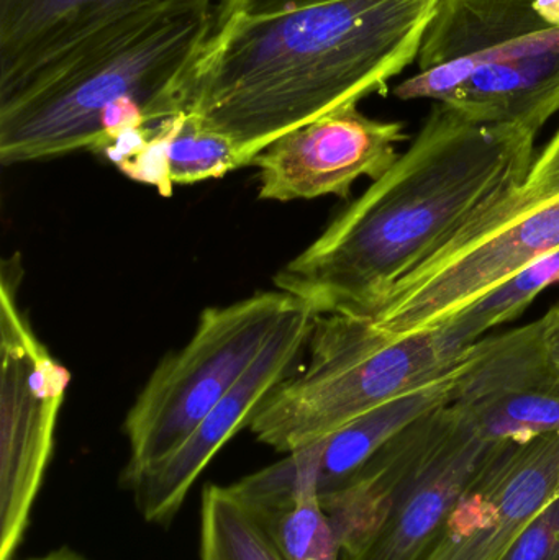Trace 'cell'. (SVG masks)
<instances>
[{
    "label": "cell",
    "instance_id": "obj_1",
    "mask_svg": "<svg viewBox=\"0 0 559 560\" xmlns=\"http://www.w3.org/2000/svg\"><path fill=\"white\" fill-rule=\"evenodd\" d=\"M535 138L436 104L396 164L276 272L275 289L318 316L374 312L399 280L522 189Z\"/></svg>",
    "mask_w": 559,
    "mask_h": 560
},
{
    "label": "cell",
    "instance_id": "obj_2",
    "mask_svg": "<svg viewBox=\"0 0 559 560\" xmlns=\"http://www.w3.org/2000/svg\"><path fill=\"white\" fill-rule=\"evenodd\" d=\"M440 0H330L219 19L186 110L229 137L246 166L328 112L386 92L419 56Z\"/></svg>",
    "mask_w": 559,
    "mask_h": 560
},
{
    "label": "cell",
    "instance_id": "obj_3",
    "mask_svg": "<svg viewBox=\"0 0 559 560\" xmlns=\"http://www.w3.org/2000/svg\"><path fill=\"white\" fill-rule=\"evenodd\" d=\"M217 23L219 0L161 16L0 107V163H35L82 150L98 154L186 110Z\"/></svg>",
    "mask_w": 559,
    "mask_h": 560
},
{
    "label": "cell",
    "instance_id": "obj_4",
    "mask_svg": "<svg viewBox=\"0 0 559 560\" xmlns=\"http://www.w3.org/2000/svg\"><path fill=\"white\" fill-rule=\"evenodd\" d=\"M403 101L538 135L559 112V0H440Z\"/></svg>",
    "mask_w": 559,
    "mask_h": 560
},
{
    "label": "cell",
    "instance_id": "obj_5",
    "mask_svg": "<svg viewBox=\"0 0 559 560\" xmlns=\"http://www.w3.org/2000/svg\"><path fill=\"white\" fill-rule=\"evenodd\" d=\"M469 348L442 328L389 339L361 313L315 319L307 359L259 408L248 430L259 443L292 453L368 411L458 369Z\"/></svg>",
    "mask_w": 559,
    "mask_h": 560
},
{
    "label": "cell",
    "instance_id": "obj_6",
    "mask_svg": "<svg viewBox=\"0 0 559 560\" xmlns=\"http://www.w3.org/2000/svg\"><path fill=\"white\" fill-rule=\"evenodd\" d=\"M298 303L275 289L203 310L189 341L160 362L128 410L124 433L130 454L120 479L179 447L248 371Z\"/></svg>",
    "mask_w": 559,
    "mask_h": 560
},
{
    "label": "cell",
    "instance_id": "obj_7",
    "mask_svg": "<svg viewBox=\"0 0 559 560\" xmlns=\"http://www.w3.org/2000/svg\"><path fill=\"white\" fill-rule=\"evenodd\" d=\"M20 280L13 256L0 289V560L15 559L28 532L71 381L20 310Z\"/></svg>",
    "mask_w": 559,
    "mask_h": 560
},
{
    "label": "cell",
    "instance_id": "obj_8",
    "mask_svg": "<svg viewBox=\"0 0 559 560\" xmlns=\"http://www.w3.org/2000/svg\"><path fill=\"white\" fill-rule=\"evenodd\" d=\"M517 194L399 280L368 313L374 328L389 339L435 329L538 259L559 252V197L522 207Z\"/></svg>",
    "mask_w": 559,
    "mask_h": 560
},
{
    "label": "cell",
    "instance_id": "obj_9",
    "mask_svg": "<svg viewBox=\"0 0 559 560\" xmlns=\"http://www.w3.org/2000/svg\"><path fill=\"white\" fill-rule=\"evenodd\" d=\"M216 0H0V107L170 13Z\"/></svg>",
    "mask_w": 559,
    "mask_h": 560
},
{
    "label": "cell",
    "instance_id": "obj_10",
    "mask_svg": "<svg viewBox=\"0 0 559 560\" xmlns=\"http://www.w3.org/2000/svg\"><path fill=\"white\" fill-rule=\"evenodd\" d=\"M317 316L298 303L281 319L248 371L179 447L148 469L120 479L144 522L166 526L176 518L210 460L236 433L248 428L272 392L298 371Z\"/></svg>",
    "mask_w": 559,
    "mask_h": 560
},
{
    "label": "cell",
    "instance_id": "obj_11",
    "mask_svg": "<svg viewBox=\"0 0 559 560\" xmlns=\"http://www.w3.org/2000/svg\"><path fill=\"white\" fill-rule=\"evenodd\" d=\"M406 140L399 121L374 120L358 104L345 105L288 131L253 160L258 197L271 202L347 199L361 177L381 179L399 160L397 144Z\"/></svg>",
    "mask_w": 559,
    "mask_h": 560
},
{
    "label": "cell",
    "instance_id": "obj_12",
    "mask_svg": "<svg viewBox=\"0 0 559 560\" xmlns=\"http://www.w3.org/2000/svg\"><path fill=\"white\" fill-rule=\"evenodd\" d=\"M452 404L491 443L559 433V364L545 345L541 319L475 342Z\"/></svg>",
    "mask_w": 559,
    "mask_h": 560
},
{
    "label": "cell",
    "instance_id": "obj_13",
    "mask_svg": "<svg viewBox=\"0 0 559 560\" xmlns=\"http://www.w3.org/2000/svg\"><path fill=\"white\" fill-rule=\"evenodd\" d=\"M559 433L496 444L422 560H501L555 499Z\"/></svg>",
    "mask_w": 559,
    "mask_h": 560
},
{
    "label": "cell",
    "instance_id": "obj_14",
    "mask_svg": "<svg viewBox=\"0 0 559 560\" xmlns=\"http://www.w3.org/2000/svg\"><path fill=\"white\" fill-rule=\"evenodd\" d=\"M465 361L440 381L400 395L335 433L299 447L278 463L226 487L248 509L282 502L299 490H315L321 499L337 492L414 421L452 404L453 387Z\"/></svg>",
    "mask_w": 559,
    "mask_h": 560
},
{
    "label": "cell",
    "instance_id": "obj_15",
    "mask_svg": "<svg viewBox=\"0 0 559 560\" xmlns=\"http://www.w3.org/2000/svg\"><path fill=\"white\" fill-rule=\"evenodd\" d=\"M496 444L485 440L468 415L449 405L445 428L409 492L366 548L345 560H422Z\"/></svg>",
    "mask_w": 559,
    "mask_h": 560
},
{
    "label": "cell",
    "instance_id": "obj_16",
    "mask_svg": "<svg viewBox=\"0 0 559 560\" xmlns=\"http://www.w3.org/2000/svg\"><path fill=\"white\" fill-rule=\"evenodd\" d=\"M124 176L173 196L174 187L219 179L246 166L225 135L180 112L153 127L133 131L101 151Z\"/></svg>",
    "mask_w": 559,
    "mask_h": 560
},
{
    "label": "cell",
    "instance_id": "obj_17",
    "mask_svg": "<svg viewBox=\"0 0 559 560\" xmlns=\"http://www.w3.org/2000/svg\"><path fill=\"white\" fill-rule=\"evenodd\" d=\"M246 510L282 560H345L340 539L315 490H299L282 502Z\"/></svg>",
    "mask_w": 559,
    "mask_h": 560
},
{
    "label": "cell",
    "instance_id": "obj_18",
    "mask_svg": "<svg viewBox=\"0 0 559 560\" xmlns=\"http://www.w3.org/2000/svg\"><path fill=\"white\" fill-rule=\"evenodd\" d=\"M559 280V252L538 259L508 282L492 289L481 299L446 319L436 328L459 348H471L489 329L522 315L535 296Z\"/></svg>",
    "mask_w": 559,
    "mask_h": 560
},
{
    "label": "cell",
    "instance_id": "obj_19",
    "mask_svg": "<svg viewBox=\"0 0 559 560\" xmlns=\"http://www.w3.org/2000/svg\"><path fill=\"white\" fill-rule=\"evenodd\" d=\"M200 560H282L265 529L230 492L203 487L200 500Z\"/></svg>",
    "mask_w": 559,
    "mask_h": 560
},
{
    "label": "cell",
    "instance_id": "obj_20",
    "mask_svg": "<svg viewBox=\"0 0 559 560\" xmlns=\"http://www.w3.org/2000/svg\"><path fill=\"white\" fill-rule=\"evenodd\" d=\"M501 560H559V495L525 526Z\"/></svg>",
    "mask_w": 559,
    "mask_h": 560
},
{
    "label": "cell",
    "instance_id": "obj_21",
    "mask_svg": "<svg viewBox=\"0 0 559 560\" xmlns=\"http://www.w3.org/2000/svg\"><path fill=\"white\" fill-rule=\"evenodd\" d=\"M559 197V130L535 158L517 200L522 207L535 206Z\"/></svg>",
    "mask_w": 559,
    "mask_h": 560
},
{
    "label": "cell",
    "instance_id": "obj_22",
    "mask_svg": "<svg viewBox=\"0 0 559 560\" xmlns=\"http://www.w3.org/2000/svg\"><path fill=\"white\" fill-rule=\"evenodd\" d=\"M322 2H330V0H220L219 19L225 22V20L238 15H269V13L301 9V7Z\"/></svg>",
    "mask_w": 559,
    "mask_h": 560
},
{
    "label": "cell",
    "instance_id": "obj_23",
    "mask_svg": "<svg viewBox=\"0 0 559 560\" xmlns=\"http://www.w3.org/2000/svg\"><path fill=\"white\" fill-rule=\"evenodd\" d=\"M541 319L545 345L551 358L559 364V305H555Z\"/></svg>",
    "mask_w": 559,
    "mask_h": 560
},
{
    "label": "cell",
    "instance_id": "obj_24",
    "mask_svg": "<svg viewBox=\"0 0 559 560\" xmlns=\"http://www.w3.org/2000/svg\"><path fill=\"white\" fill-rule=\"evenodd\" d=\"M28 560H89L84 556L79 555L74 549L62 546V548L53 549V551L46 552V555L38 556V558H32Z\"/></svg>",
    "mask_w": 559,
    "mask_h": 560
},
{
    "label": "cell",
    "instance_id": "obj_25",
    "mask_svg": "<svg viewBox=\"0 0 559 560\" xmlns=\"http://www.w3.org/2000/svg\"><path fill=\"white\" fill-rule=\"evenodd\" d=\"M558 492H559V477H558Z\"/></svg>",
    "mask_w": 559,
    "mask_h": 560
}]
</instances>
